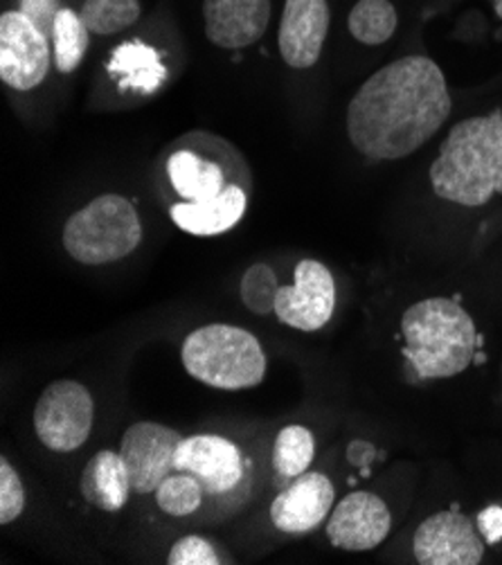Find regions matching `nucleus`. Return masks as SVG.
Wrapping results in <instances>:
<instances>
[{
    "label": "nucleus",
    "mask_w": 502,
    "mask_h": 565,
    "mask_svg": "<svg viewBox=\"0 0 502 565\" xmlns=\"http://www.w3.org/2000/svg\"><path fill=\"white\" fill-rule=\"evenodd\" d=\"M441 68L413 54L376 71L348 106L352 147L374 160H402L419 151L451 116Z\"/></svg>",
    "instance_id": "nucleus-1"
},
{
    "label": "nucleus",
    "mask_w": 502,
    "mask_h": 565,
    "mask_svg": "<svg viewBox=\"0 0 502 565\" xmlns=\"http://www.w3.org/2000/svg\"><path fill=\"white\" fill-rule=\"evenodd\" d=\"M430 185L441 199L482 207L502 194V113L458 122L430 164Z\"/></svg>",
    "instance_id": "nucleus-2"
},
{
    "label": "nucleus",
    "mask_w": 502,
    "mask_h": 565,
    "mask_svg": "<svg viewBox=\"0 0 502 565\" xmlns=\"http://www.w3.org/2000/svg\"><path fill=\"white\" fill-rule=\"evenodd\" d=\"M158 190L164 201L203 203L233 185L250 190V169L237 147L207 131H190L167 145L158 164Z\"/></svg>",
    "instance_id": "nucleus-3"
},
{
    "label": "nucleus",
    "mask_w": 502,
    "mask_h": 565,
    "mask_svg": "<svg viewBox=\"0 0 502 565\" xmlns=\"http://www.w3.org/2000/svg\"><path fill=\"white\" fill-rule=\"evenodd\" d=\"M402 335L404 356L421 381L462 374L482 341L469 311L451 298H428L408 307Z\"/></svg>",
    "instance_id": "nucleus-4"
},
{
    "label": "nucleus",
    "mask_w": 502,
    "mask_h": 565,
    "mask_svg": "<svg viewBox=\"0 0 502 565\" xmlns=\"http://www.w3.org/2000/svg\"><path fill=\"white\" fill-rule=\"evenodd\" d=\"M188 374L214 390L257 387L268 370L257 335L235 324H205L192 331L181 350Z\"/></svg>",
    "instance_id": "nucleus-5"
},
{
    "label": "nucleus",
    "mask_w": 502,
    "mask_h": 565,
    "mask_svg": "<svg viewBox=\"0 0 502 565\" xmlns=\"http://www.w3.org/2000/svg\"><path fill=\"white\" fill-rule=\"evenodd\" d=\"M142 242L136 205L120 194H102L68 216L64 248L84 266H106L131 255Z\"/></svg>",
    "instance_id": "nucleus-6"
},
{
    "label": "nucleus",
    "mask_w": 502,
    "mask_h": 565,
    "mask_svg": "<svg viewBox=\"0 0 502 565\" xmlns=\"http://www.w3.org/2000/svg\"><path fill=\"white\" fill-rule=\"evenodd\" d=\"M177 471L192 473L203 491L205 507L228 514L248 500L250 462L244 450L228 437L201 433L181 439Z\"/></svg>",
    "instance_id": "nucleus-7"
},
{
    "label": "nucleus",
    "mask_w": 502,
    "mask_h": 565,
    "mask_svg": "<svg viewBox=\"0 0 502 565\" xmlns=\"http://www.w3.org/2000/svg\"><path fill=\"white\" fill-rule=\"evenodd\" d=\"M95 404L86 385L73 379L50 383L39 397L32 415L34 433L54 454H73L93 430Z\"/></svg>",
    "instance_id": "nucleus-8"
},
{
    "label": "nucleus",
    "mask_w": 502,
    "mask_h": 565,
    "mask_svg": "<svg viewBox=\"0 0 502 565\" xmlns=\"http://www.w3.org/2000/svg\"><path fill=\"white\" fill-rule=\"evenodd\" d=\"M52 62L50 36L21 10L0 17V79L6 86L19 93L34 90L45 82Z\"/></svg>",
    "instance_id": "nucleus-9"
},
{
    "label": "nucleus",
    "mask_w": 502,
    "mask_h": 565,
    "mask_svg": "<svg viewBox=\"0 0 502 565\" xmlns=\"http://www.w3.org/2000/svg\"><path fill=\"white\" fill-rule=\"evenodd\" d=\"M183 435L158 422L131 424L120 441V456L129 469L133 493H156L160 482L177 471Z\"/></svg>",
    "instance_id": "nucleus-10"
},
{
    "label": "nucleus",
    "mask_w": 502,
    "mask_h": 565,
    "mask_svg": "<svg viewBox=\"0 0 502 565\" xmlns=\"http://www.w3.org/2000/svg\"><path fill=\"white\" fill-rule=\"evenodd\" d=\"M333 311H337L333 273L318 259H302L296 268L293 285L277 291V320L298 331H318L331 320Z\"/></svg>",
    "instance_id": "nucleus-11"
},
{
    "label": "nucleus",
    "mask_w": 502,
    "mask_h": 565,
    "mask_svg": "<svg viewBox=\"0 0 502 565\" xmlns=\"http://www.w3.org/2000/svg\"><path fill=\"white\" fill-rule=\"evenodd\" d=\"M413 554L421 565H480L484 539L458 507L428 516L415 532Z\"/></svg>",
    "instance_id": "nucleus-12"
},
{
    "label": "nucleus",
    "mask_w": 502,
    "mask_h": 565,
    "mask_svg": "<svg viewBox=\"0 0 502 565\" xmlns=\"http://www.w3.org/2000/svg\"><path fill=\"white\" fill-rule=\"evenodd\" d=\"M324 530L333 547L345 552H370L393 530V514L381 495L372 491H352L339 504H333Z\"/></svg>",
    "instance_id": "nucleus-13"
},
{
    "label": "nucleus",
    "mask_w": 502,
    "mask_h": 565,
    "mask_svg": "<svg viewBox=\"0 0 502 565\" xmlns=\"http://www.w3.org/2000/svg\"><path fill=\"white\" fill-rule=\"evenodd\" d=\"M337 504L333 482L320 471H307L275 495L270 521L285 534H309L320 527Z\"/></svg>",
    "instance_id": "nucleus-14"
},
{
    "label": "nucleus",
    "mask_w": 502,
    "mask_h": 565,
    "mask_svg": "<svg viewBox=\"0 0 502 565\" xmlns=\"http://www.w3.org/2000/svg\"><path fill=\"white\" fill-rule=\"evenodd\" d=\"M329 23L327 0H287L277 34L285 64L296 71L313 68L322 54Z\"/></svg>",
    "instance_id": "nucleus-15"
},
{
    "label": "nucleus",
    "mask_w": 502,
    "mask_h": 565,
    "mask_svg": "<svg viewBox=\"0 0 502 565\" xmlns=\"http://www.w3.org/2000/svg\"><path fill=\"white\" fill-rule=\"evenodd\" d=\"M205 36L223 50L257 43L270 23V0H205Z\"/></svg>",
    "instance_id": "nucleus-16"
},
{
    "label": "nucleus",
    "mask_w": 502,
    "mask_h": 565,
    "mask_svg": "<svg viewBox=\"0 0 502 565\" xmlns=\"http://www.w3.org/2000/svg\"><path fill=\"white\" fill-rule=\"evenodd\" d=\"M250 201V190L233 185L216 199L203 203H174L170 205L172 221L183 233L194 237H216L233 231L244 218Z\"/></svg>",
    "instance_id": "nucleus-17"
},
{
    "label": "nucleus",
    "mask_w": 502,
    "mask_h": 565,
    "mask_svg": "<svg viewBox=\"0 0 502 565\" xmlns=\"http://www.w3.org/2000/svg\"><path fill=\"white\" fill-rule=\"evenodd\" d=\"M106 75L122 93L133 95H156L170 77L158 52L145 41H127L110 52Z\"/></svg>",
    "instance_id": "nucleus-18"
},
{
    "label": "nucleus",
    "mask_w": 502,
    "mask_h": 565,
    "mask_svg": "<svg viewBox=\"0 0 502 565\" xmlns=\"http://www.w3.org/2000/svg\"><path fill=\"white\" fill-rule=\"evenodd\" d=\"M79 489L86 502L97 510L118 512L133 493L129 469L120 456V450H99L97 456L82 471Z\"/></svg>",
    "instance_id": "nucleus-19"
},
{
    "label": "nucleus",
    "mask_w": 502,
    "mask_h": 565,
    "mask_svg": "<svg viewBox=\"0 0 502 565\" xmlns=\"http://www.w3.org/2000/svg\"><path fill=\"white\" fill-rule=\"evenodd\" d=\"M88 28L82 21L79 12L71 8H62L57 19H54L52 28V54H54V66L62 75L75 73L90 45Z\"/></svg>",
    "instance_id": "nucleus-20"
},
{
    "label": "nucleus",
    "mask_w": 502,
    "mask_h": 565,
    "mask_svg": "<svg viewBox=\"0 0 502 565\" xmlns=\"http://www.w3.org/2000/svg\"><path fill=\"white\" fill-rule=\"evenodd\" d=\"M313 458H316V439L309 428L300 424H291L277 433L273 444V456H270V462L277 476L285 480H293L309 471Z\"/></svg>",
    "instance_id": "nucleus-21"
},
{
    "label": "nucleus",
    "mask_w": 502,
    "mask_h": 565,
    "mask_svg": "<svg viewBox=\"0 0 502 565\" xmlns=\"http://www.w3.org/2000/svg\"><path fill=\"white\" fill-rule=\"evenodd\" d=\"M397 10L389 0H359L352 8L350 34L363 45H383L397 32Z\"/></svg>",
    "instance_id": "nucleus-22"
},
{
    "label": "nucleus",
    "mask_w": 502,
    "mask_h": 565,
    "mask_svg": "<svg viewBox=\"0 0 502 565\" xmlns=\"http://www.w3.org/2000/svg\"><path fill=\"white\" fill-rule=\"evenodd\" d=\"M156 502L167 516L190 519L205 507V491L192 473L174 471L156 489Z\"/></svg>",
    "instance_id": "nucleus-23"
},
{
    "label": "nucleus",
    "mask_w": 502,
    "mask_h": 565,
    "mask_svg": "<svg viewBox=\"0 0 502 565\" xmlns=\"http://www.w3.org/2000/svg\"><path fill=\"white\" fill-rule=\"evenodd\" d=\"M140 0H84L79 17L93 34L110 36L140 21Z\"/></svg>",
    "instance_id": "nucleus-24"
},
{
    "label": "nucleus",
    "mask_w": 502,
    "mask_h": 565,
    "mask_svg": "<svg viewBox=\"0 0 502 565\" xmlns=\"http://www.w3.org/2000/svg\"><path fill=\"white\" fill-rule=\"evenodd\" d=\"M277 291V273L268 264H253L242 277V302L255 316L275 313Z\"/></svg>",
    "instance_id": "nucleus-25"
},
{
    "label": "nucleus",
    "mask_w": 502,
    "mask_h": 565,
    "mask_svg": "<svg viewBox=\"0 0 502 565\" xmlns=\"http://www.w3.org/2000/svg\"><path fill=\"white\" fill-rule=\"evenodd\" d=\"M25 487L12 462L0 458V525L14 523L25 510Z\"/></svg>",
    "instance_id": "nucleus-26"
},
{
    "label": "nucleus",
    "mask_w": 502,
    "mask_h": 565,
    "mask_svg": "<svg viewBox=\"0 0 502 565\" xmlns=\"http://www.w3.org/2000/svg\"><path fill=\"white\" fill-rule=\"evenodd\" d=\"M167 563L170 565H218L228 563L216 552L214 543L203 536H183L179 539L170 554H167Z\"/></svg>",
    "instance_id": "nucleus-27"
},
{
    "label": "nucleus",
    "mask_w": 502,
    "mask_h": 565,
    "mask_svg": "<svg viewBox=\"0 0 502 565\" xmlns=\"http://www.w3.org/2000/svg\"><path fill=\"white\" fill-rule=\"evenodd\" d=\"M43 34L50 36L52 41V28H54V19H57L62 6L60 0H21L19 8Z\"/></svg>",
    "instance_id": "nucleus-28"
},
{
    "label": "nucleus",
    "mask_w": 502,
    "mask_h": 565,
    "mask_svg": "<svg viewBox=\"0 0 502 565\" xmlns=\"http://www.w3.org/2000/svg\"><path fill=\"white\" fill-rule=\"evenodd\" d=\"M476 525L487 545H498L502 541V507L500 504L484 507L476 519Z\"/></svg>",
    "instance_id": "nucleus-29"
},
{
    "label": "nucleus",
    "mask_w": 502,
    "mask_h": 565,
    "mask_svg": "<svg viewBox=\"0 0 502 565\" xmlns=\"http://www.w3.org/2000/svg\"><path fill=\"white\" fill-rule=\"evenodd\" d=\"M374 446L372 444H367V441H363V439H356V441H352L350 444V450H348V460L352 462V465H356V467H361V469H365L363 473L367 476L370 471V462L374 460Z\"/></svg>",
    "instance_id": "nucleus-30"
},
{
    "label": "nucleus",
    "mask_w": 502,
    "mask_h": 565,
    "mask_svg": "<svg viewBox=\"0 0 502 565\" xmlns=\"http://www.w3.org/2000/svg\"><path fill=\"white\" fill-rule=\"evenodd\" d=\"M493 10H495V14L502 19V0H493Z\"/></svg>",
    "instance_id": "nucleus-31"
}]
</instances>
